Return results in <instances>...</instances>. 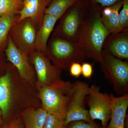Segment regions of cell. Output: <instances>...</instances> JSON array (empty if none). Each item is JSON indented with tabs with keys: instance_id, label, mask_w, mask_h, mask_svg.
<instances>
[{
	"instance_id": "19",
	"label": "cell",
	"mask_w": 128,
	"mask_h": 128,
	"mask_svg": "<svg viewBox=\"0 0 128 128\" xmlns=\"http://www.w3.org/2000/svg\"><path fill=\"white\" fill-rule=\"evenodd\" d=\"M17 15L8 14L0 16V48L8 42L10 30L19 18V15Z\"/></svg>"
},
{
	"instance_id": "12",
	"label": "cell",
	"mask_w": 128,
	"mask_h": 128,
	"mask_svg": "<svg viewBox=\"0 0 128 128\" xmlns=\"http://www.w3.org/2000/svg\"><path fill=\"white\" fill-rule=\"evenodd\" d=\"M112 99V110L110 123L106 128H125L128 107V93L116 97L110 94Z\"/></svg>"
},
{
	"instance_id": "21",
	"label": "cell",
	"mask_w": 128,
	"mask_h": 128,
	"mask_svg": "<svg viewBox=\"0 0 128 128\" xmlns=\"http://www.w3.org/2000/svg\"><path fill=\"white\" fill-rule=\"evenodd\" d=\"M118 22L121 31L128 29V0H124L118 14Z\"/></svg>"
},
{
	"instance_id": "15",
	"label": "cell",
	"mask_w": 128,
	"mask_h": 128,
	"mask_svg": "<svg viewBox=\"0 0 128 128\" xmlns=\"http://www.w3.org/2000/svg\"><path fill=\"white\" fill-rule=\"evenodd\" d=\"M124 0H120L114 4L104 7L101 12L102 23L110 34L121 32L120 28L118 14Z\"/></svg>"
},
{
	"instance_id": "22",
	"label": "cell",
	"mask_w": 128,
	"mask_h": 128,
	"mask_svg": "<svg viewBox=\"0 0 128 128\" xmlns=\"http://www.w3.org/2000/svg\"><path fill=\"white\" fill-rule=\"evenodd\" d=\"M66 126L64 120L59 119L48 113L44 128H66Z\"/></svg>"
},
{
	"instance_id": "17",
	"label": "cell",
	"mask_w": 128,
	"mask_h": 128,
	"mask_svg": "<svg viewBox=\"0 0 128 128\" xmlns=\"http://www.w3.org/2000/svg\"><path fill=\"white\" fill-rule=\"evenodd\" d=\"M47 114L42 108L26 109L21 114L24 128H44Z\"/></svg>"
},
{
	"instance_id": "4",
	"label": "cell",
	"mask_w": 128,
	"mask_h": 128,
	"mask_svg": "<svg viewBox=\"0 0 128 128\" xmlns=\"http://www.w3.org/2000/svg\"><path fill=\"white\" fill-rule=\"evenodd\" d=\"M90 6L88 0L77 1L60 18L61 20L54 36L76 41L78 32L87 16Z\"/></svg>"
},
{
	"instance_id": "8",
	"label": "cell",
	"mask_w": 128,
	"mask_h": 128,
	"mask_svg": "<svg viewBox=\"0 0 128 128\" xmlns=\"http://www.w3.org/2000/svg\"><path fill=\"white\" fill-rule=\"evenodd\" d=\"M36 30L32 18H26L15 22L9 35L18 48L29 55L35 50Z\"/></svg>"
},
{
	"instance_id": "30",
	"label": "cell",
	"mask_w": 128,
	"mask_h": 128,
	"mask_svg": "<svg viewBox=\"0 0 128 128\" xmlns=\"http://www.w3.org/2000/svg\"><path fill=\"white\" fill-rule=\"evenodd\" d=\"M1 16V15H0V16Z\"/></svg>"
},
{
	"instance_id": "2",
	"label": "cell",
	"mask_w": 128,
	"mask_h": 128,
	"mask_svg": "<svg viewBox=\"0 0 128 128\" xmlns=\"http://www.w3.org/2000/svg\"><path fill=\"white\" fill-rule=\"evenodd\" d=\"M72 86L73 83L61 80L40 89L38 96L42 108L48 113L65 120L69 93Z\"/></svg>"
},
{
	"instance_id": "11",
	"label": "cell",
	"mask_w": 128,
	"mask_h": 128,
	"mask_svg": "<svg viewBox=\"0 0 128 128\" xmlns=\"http://www.w3.org/2000/svg\"><path fill=\"white\" fill-rule=\"evenodd\" d=\"M103 49L122 60L128 59V29L109 34L105 40Z\"/></svg>"
},
{
	"instance_id": "27",
	"label": "cell",
	"mask_w": 128,
	"mask_h": 128,
	"mask_svg": "<svg viewBox=\"0 0 128 128\" xmlns=\"http://www.w3.org/2000/svg\"><path fill=\"white\" fill-rule=\"evenodd\" d=\"M3 128H24L22 121L19 118L12 120Z\"/></svg>"
},
{
	"instance_id": "13",
	"label": "cell",
	"mask_w": 128,
	"mask_h": 128,
	"mask_svg": "<svg viewBox=\"0 0 128 128\" xmlns=\"http://www.w3.org/2000/svg\"><path fill=\"white\" fill-rule=\"evenodd\" d=\"M50 0H24L21 14L25 18L32 19L36 29L40 27L44 11Z\"/></svg>"
},
{
	"instance_id": "10",
	"label": "cell",
	"mask_w": 128,
	"mask_h": 128,
	"mask_svg": "<svg viewBox=\"0 0 128 128\" xmlns=\"http://www.w3.org/2000/svg\"><path fill=\"white\" fill-rule=\"evenodd\" d=\"M5 53L7 60L16 67L21 78L30 85L35 86L36 73L29 61L28 55L15 46L9 35Z\"/></svg>"
},
{
	"instance_id": "24",
	"label": "cell",
	"mask_w": 128,
	"mask_h": 128,
	"mask_svg": "<svg viewBox=\"0 0 128 128\" xmlns=\"http://www.w3.org/2000/svg\"><path fill=\"white\" fill-rule=\"evenodd\" d=\"M82 66V75L84 78L90 79L93 73V66L91 64L83 62Z\"/></svg>"
},
{
	"instance_id": "14",
	"label": "cell",
	"mask_w": 128,
	"mask_h": 128,
	"mask_svg": "<svg viewBox=\"0 0 128 128\" xmlns=\"http://www.w3.org/2000/svg\"><path fill=\"white\" fill-rule=\"evenodd\" d=\"M59 18L44 14L41 26L37 32L35 39V50L46 54L48 41Z\"/></svg>"
},
{
	"instance_id": "29",
	"label": "cell",
	"mask_w": 128,
	"mask_h": 128,
	"mask_svg": "<svg viewBox=\"0 0 128 128\" xmlns=\"http://www.w3.org/2000/svg\"><path fill=\"white\" fill-rule=\"evenodd\" d=\"M2 124V120L1 118H0V126Z\"/></svg>"
},
{
	"instance_id": "28",
	"label": "cell",
	"mask_w": 128,
	"mask_h": 128,
	"mask_svg": "<svg viewBox=\"0 0 128 128\" xmlns=\"http://www.w3.org/2000/svg\"><path fill=\"white\" fill-rule=\"evenodd\" d=\"M1 116H2V110L0 108V118H1Z\"/></svg>"
},
{
	"instance_id": "26",
	"label": "cell",
	"mask_w": 128,
	"mask_h": 128,
	"mask_svg": "<svg viewBox=\"0 0 128 128\" xmlns=\"http://www.w3.org/2000/svg\"><path fill=\"white\" fill-rule=\"evenodd\" d=\"M91 5H97L102 7H106L114 4L120 0H88Z\"/></svg>"
},
{
	"instance_id": "1",
	"label": "cell",
	"mask_w": 128,
	"mask_h": 128,
	"mask_svg": "<svg viewBox=\"0 0 128 128\" xmlns=\"http://www.w3.org/2000/svg\"><path fill=\"white\" fill-rule=\"evenodd\" d=\"M103 7L90 4L88 13L78 32L76 42L86 58L100 62L104 42L110 34L102 23Z\"/></svg>"
},
{
	"instance_id": "23",
	"label": "cell",
	"mask_w": 128,
	"mask_h": 128,
	"mask_svg": "<svg viewBox=\"0 0 128 128\" xmlns=\"http://www.w3.org/2000/svg\"><path fill=\"white\" fill-rule=\"evenodd\" d=\"M66 128H100L94 122H86L83 121H76L68 124Z\"/></svg>"
},
{
	"instance_id": "7",
	"label": "cell",
	"mask_w": 128,
	"mask_h": 128,
	"mask_svg": "<svg viewBox=\"0 0 128 128\" xmlns=\"http://www.w3.org/2000/svg\"><path fill=\"white\" fill-rule=\"evenodd\" d=\"M88 111L91 119L101 121L102 128H106L111 115L112 101L110 95L100 92L96 85L89 87L88 94Z\"/></svg>"
},
{
	"instance_id": "6",
	"label": "cell",
	"mask_w": 128,
	"mask_h": 128,
	"mask_svg": "<svg viewBox=\"0 0 128 128\" xmlns=\"http://www.w3.org/2000/svg\"><path fill=\"white\" fill-rule=\"evenodd\" d=\"M88 84L77 81L73 83L68 95L67 110L65 122L66 125L73 121H92L89 112L85 108L84 102L89 91Z\"/></svg>"
},
{
	"instance_id": "3",
	"label": "cell",
	"mask_w": 128,
	"mask_h": 128,
	"mask_svg": "<svg viewBox=\"0 0 128 128\" xmlns=\"http://www.w3.org/2000/svg\"><path fill=\"white\" fill-rule=\"evenodd\" d=\"M46 54L60 70L69 68L74 62H83L86 58L76 41L54 36L48 42Z\"/></svg>"
},
{
	"instance_id": "16",
	"label": "cell",
	"mask_w": 128,
	"mask_h": 128,
	"mask_svg": "<svg viewBox=\"0 0 128 128\" xmlns=\"http://www.w3.org/2000/svg\"><path fill=\"white\" fill-rule=\"evenodd\" d=\"M12 80L8 72L0 78V108L4 119L7 118L10 110L13 97Z\"/></svg>"
},
{
	"instance_id": "20",
	"label": "cell",
	"mask_w": 128,
	"mask_h": 128,
	"mask_svg": "<svg viewBox=\"0 0 128 128\" xmlns=\"http://www.w3.org/2000/svg\"><path fill=\"white\" fill-rule=\"evenodd\" d=\"M24 0H0L1 16L8 14H18L22 9Z\"/></svg>"
},
{
	"instance_id": "5",
	"label": "cell",
	"mask_w": 128,
	"mask_h": 128,
	"mask_svg": "<svg viewBox=\"0 0 128 128\" xmlns=\"http://www.w3.org/2000/svg\"><path fill=\"white\" fill-rule=\"evenodd\" d=\"M100 63L104 76L112 85L115 92L120 96L128 93V62L103 49Z\"/></svg>"
},
{
	"instance_id": "9",
	"label": "cell",
	"mask_w": 128,
	"mask_h": 128,
	"mask_svg": "<svg viewBox=\"0 0 128 128\" xmlns=\"http://www.w3.org/2000/svg\"><path fill=\"white\" fill-rule=\"evenodd\" d=\"M29 56L36 73L35 86L38 90L61 80L60 70L52 64L44 54L35 50Z\"/></svg>"
},
{
	"instance_id": "25",
	"label": "cell",
	"mask_w": 128,
	"mask_h": 128,
	"mask_svg": "<svg viewBox=\"0 0 128 128\" xmlns=\"http://www.w3.org/2000/svg\"><path fill=\"white\" fill-rule=\"evenodd\" d=\"M70 75L76 78H79L82 75V66L80 63L74 62L69 67Z\"/></svg>"
},
{
	"instance_id": "18",
	"label": "cell",
	"mask_w": 128,
	"mask_h": 128,
	"mask_svg": "<svg viewBox=\"0 0 128 128\" xmlns=\"http://www.w3.org/2000/svg\"><path fill=\"white\" fill-rule=\"evenodd\" d=\"M78 0H50L46 8L44 14L55 17L59 19Z\"/></svg>"
}]
</instances>
